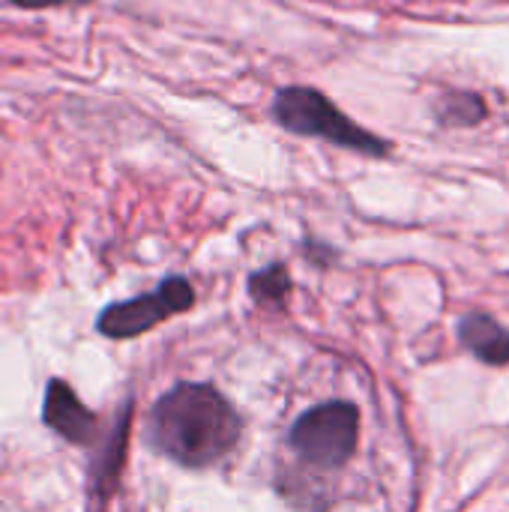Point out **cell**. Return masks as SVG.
I'll list each match as a JSON object with an SVG mask.
<instances>
[{"label":"cell","mask_w":509,"mask_h":512,"mask_svg":"<svg viewBox=\"0 0 509 512\" xmlns=\"http://www.w3.org/2000/svg\"><path fill=\"white\" fill-rule=\"evenodd\" d=\"M486 114H489V108L480 93L453 90V93H444L438 102V117L447 126H471V123L486 120Z\"/></svg>","instance_id":"cell-7"},{"label":"cell","mask_w":509,"mask_h":512,"mask_svg":"<svg viewBox=\"0 0 509 512\" xmlns=\"http://www.w3.org/2000/svg\"><path fill=\"white\" fill-rule=\"evenodd\" d=\"M192 303H195L192 285L186 279L174 276V279H165L150 294H138L135 300L108 306L99 315L96 327L108 339H132V336H141V333L159 327L162 321L192 309Z\"/></svg>","instance_id":"cell-4"},{"label":"cell","mask_w":509,"mask_h":512,"mask_svg":"<svg viewBox=\"0 0 509 512\" xmlns=\"http://www.w3.org/2000/svg\"><path fill=\"white\" fill-rule=\"evenodd\" d=\"M249 291L258 303L279 306V303H285V297L291 291V279H288L285 267H267L249 279Z\"/></svg>","instance_id":"cell-8"},{"label":"cell","mask_w":509,"mask_h":512,"mask_svg":"<svg viewBox=\"0 0 509 512\" xmlns=\"http://www.w3.org/2000/svg\"><path fill=\"white\" fill-rule=\"evenodd\" d=\"M273 114H276L279 126H285L294 135L324 138L330 144H339V147L363 153V156H387L390 153V144L384 138H378L375 132L354 123L339 105H333L315 87H282L273 99Z\"/></svg>","instance_id":"cell-2"},{"label":"cell","mask_w":509,"mask_h":512,"mask_svg":"<svg viewBox=\"0 0 509 512\" xmlns=\"http://www.w3.org/2000/svg\"><path fill=\"white\" fill-rule=\"evenodd\" d=\"M21 9H45V6H63V3H84V0H9Z\"/></svg>","instance_id":"cell-9"},{"label":"cell","mask_w":509,"mask_h":512,"mask_svg":"<svg viewBox=\"0 0 509 512\" xmlns=\"http://www.w3.org/2000/svg\"><path fill=\"white\" fill-rule=\"evenodd\" d=\"M42 417H45V426L54 429L69 444H90L99 435L96 417L84 408V402L63 381H51L48 384Z\"/></svg>","instance_id":"cell-5"},{"label":"cell","mask_w":509,"mask_h":512,"mask_svg":"<svg viewBox=\"0 0 509 512\" xmlns=\"http://www.w3.org/2000/svg\"><path fill=\"white\" fill-rule=\"evenodd\" d=\"M459 342L486 366H509V330L492 315H465L459 321Z\"/></svg>","instance_id":"cell-6"},{"label":"cell","mask_w":509,"mask_h":512,"mask_svg":"<svg viewBox=\"0 0 509 512\" xmlns=\"http://www.w3.org/2000/svg\"><path fill=\"white\" fill-rule=\"evenodd\" d=\"M360 438V411L351 402H327L309 408L291 429V450L315 468H342Z\"/></svg>","instance_id":"cell-3"},{"label":"cell","mask_w":509,"mask_h":512,"mask_svg":"<svg viewBox=\"0 0 509 512\" xmlns=\"http://www.w3.org/2000/svg\"><path fill=\"white\" fill-rule=\"evenodd\" d=\"M240 429L234 405L216 387L180 384L153 405L147 438L165 459L186 468H204L237 444Z\"/></svg>","instance_id":"cell-1"}]
</instances>
